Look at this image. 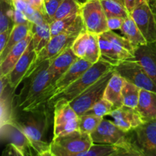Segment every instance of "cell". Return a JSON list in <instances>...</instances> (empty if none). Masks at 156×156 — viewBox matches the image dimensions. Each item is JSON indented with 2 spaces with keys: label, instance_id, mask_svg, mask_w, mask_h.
<instances>
[{
  "label": "cell",
  "instance_id": "obj_12",
  "mask_svg": "<svg viewBox=\"0 0 156 156\" xmlns=\"http://www.w3.org/2000/svg\"><path fill=\"white\" fill-rule=\"evenodd\" d=\"M71 49L78 57L85 59L91 64L96 63L101 59L99 35L96 34L85 30L76 37Z\"/></svg>",
  "mask_w": 156,
  "mask_h": 156
},
{
  "label": "cell",
  "instance_id": "obj_43",
  "mask_svg": "<svg viewBox=\"0 0 156 156\" xmlns=\"http://www.w3.org/2000/svg\"><path fill=\"white\" fill-rule=\"evenodd\" d=\"M144 1H148L150 2L151 0H124V3L126 7L127 8L128 11L130 13V12H132L137 5H139L140 3Z\"/></svg>",
  "mask_w": 156,
  "mask_h": 156
},
{
  "label": "cell",
  "instance_id": "obj_28",
  "mask_svg": "<svg viewBox=\"0 0 156 156\" xmlns=\"http://www.w3.org/2000/svg\"><path fill=\"white\" fill-rule=\"evenodd\" d=\"M14 93L13 89L8 85L5 89L2 94H0L1 100H0V110H1V125L7 123H12L14 120V108L13 97L12 94Z\"/></svg>",
  "mask_w": 156,
  "mask_h": 156
},
{
  "label": "cell",
  "instance_id": "obj_30",
  "mask_svg": "<svg viewBox=\"0 0 156 156\" xmlns=\"http://www.w3.org/2000/svg\"><path fill=\"white\" fill-rule=\"evenodd\" d=\"M107 18L119 17L126 19L130 16V13L122 0H101Z\"/></svg>",
  "mask_w": 156,
  "mask_h": 156
},
{
  "label": "cell",
  "instance_id": "obj_17",
  "mask_svg": "<svg viewBox=\"0 0 156 156\" xmlns=\"http://www.w3.org/2000/svg\"><path fill=\"white\" fill-rule=\"evenodd\" d=\"M2 141L15 146L25 154L32 149L31 143L24 132L14 123H7L0 126Z\"/></svg>",
  "mask_w": 156,
  "mask_h": 156
},
{
  "label": "cell",
  "instance_id": "obj_18",
  "mask_svg": "<svg viewBox=\"0 0 156 156\" xmlns=\"http://www.w3.org/2000/svg\"><path fill=\"white\" fill-rule=\"evenodd\" d=\"M134 59L140 62L156 85V41L137 47Z\"/></svg>",
  "mask_w": 156,
  "mask_h": 156
},
{
  "label": "cell",
  "instance_id": "obj_8",
  "mask_svg": "<svg viewBox=\"0 0 156 156\" xmlns=\"http://www.w3.org/2000/svg\"><path fill=\"white\" fill-rule=\"evenodd\" d=\"M79 15L87 31L99 35L109 30L101 0H87L80 5Z\"/></svg>",
  "mask_w": 156,
  "mask_h": 156
},
{
  "label": "cell",
  "instance_id": "obj_46",
  "mask_svg": "<svg viewBox=\"0 0 156 156\" xmlns=\"http://www.w3.org/2000/svg\"><path fill=\"white\" fill-rule=\"evenodd\" d=\"M2 156H9V151H8L7 148H5V150L3 151L2 155Z\"/></svg>",
  "mask_w": 156,
  "mask_h": 156
},
{
  "label": "cell",
  "instance_id": "obj_22",
  "mask_svg": "<svg viewBox=\"0 0 156 156\" xmlns=\"http://www.w3.org/2000/svg\"><path fill=\"white\" fill-rule=\"evenodd\" d=\"M136 109L145 123L156 120V92L146 89L140 90V99Z\"/></svg>",
  "mask_w": 156,
  "mask_h": 156
},
{
  "label": "cell",
  "instance_id": "obj_25",
  "mask_svg": "<svg viewBox=\"0 0 156 156\" xmlns=\"http://www.w3.org/2000/svg\"><path fill=\"white\" fill-rule=\"evenodd\" d=\"M31 24L32 23L30 22L28 24H15L14 25L11 30L9 41H8L3 51L0 53V62L5 58L8 53L12 50V49L15 45H17L22 40L27 37L31 30Z\"/></svg>",
  "mask_w": 156,
  "mask_h": 156
},
{
  "label": "cell",
  "instance_id": "obj_5",
  "mask_svg": "<svg viewBox=\"0 0 156 156\" xmlns=\"http://www.w3.org/2000/svg\"><path fill=\"white\" fill-rule=\"evenodd\" d=\"M53 137L61 136L79 130L77 113L69 101L63 98L53 103Z\"/></svg>",
  "mask_w": 156,
  "mask_h": 156
},
{
  "label": "cell",
  "instance_id": "obj_24",
  "mask_svg": "<svg viewBox=\"0 0 156 156\" xmlns=\"http://www.w3.org/2000/svg\"><path fill=\"white\" fill-rule=\"evenodd\" d=\"M103 34L113 43L120 60L135 58L136 49L125 37L120 36L111 30L105 32Z\"/></svg>",
  "mask_w": 156,
  "mask_h": 156
},
{
  "label": "cell",
  "instance_id": "obj_37",
  "mask_svg": "<svg viewBox=\"0 0 156 156\" xmlns=\"http://www.w3.org/2000/svg\"><path fill=\"white\" fill-rule=\"evenodd\" d=\"M111 156H146L136 143L126 147H119Z\"/></svg>",
  "mask_w": 156,
  "mask_h": 156
},
{
  "label": "cell",
  "instance_id": "obj_48",
  "mask_svg": "<svg viewBox=\"0 0 156 156\" xmlns=\"http://www.w3.org/2000/svg\"><path fill=\"white\" fill-rule=\"evenodd\" d=\"M87 0H78V2H79V3H80V5H82V4H83L84 2H86Z\"/></svg>",
  "mask_w": 156,
  "mask_h": 156
},
{
  "label": "cell",
  "instance_id": "obj_39",
  "mask_svg": "<svg viewBox=\"0 0 156 156\" xmlns=\"http://www.w3.org/2000/svg\"><path fill=\"white\" fill-rule=\"evenodd\" d=\"M124 20L122 18L119 17H111L108 18V28L111 30H120L123 25Z\"/></svg>",
  "mask_w": 156,
  "mask_h": 156
},
{
  "label": "cell",
  "instance_id": "obj_34",
  "mask_svg": "<svg viewBox=\"0 0 156 156\" xmlns=\"http://www.w3.org/2000/svg\"><path fill=\"white\" fill-rule=\"evenodd\" d=\"M103 117L93 114H82L79 117V130L85 133L91 134L101 123Z\"/></svg>",
  "mask_w": 156,
  "mask_h": 156
},
{
  "label": "cell",
  "instance_id": "obj_45",
  "mask_svg": "<svg viewBox=\"0 0 156 156\" xmlns=\"http://www.w3.org/2000/svg\"><path fill=\"white\" fill-rule=\"evenodd\" d=\"M39 156H53V155H52L51 152H50V150H49V151H46V152H43V153H41Z\"/></svg>",
  "mask_w": 156,
  "mask_h": 156
},
{
  "label": "cell",
  "instance_id": "obj_29",
  "mask_svg": "<svg viewBox=\"0 0 156 156\" xmlns=\"http://www.w3.org/2000/svg\"><path fill=\"white\" fill-rule=\"evenodd\" d=\"M99 44L101 55V59L109 62L114 66H116L121 62L113 43L103 34H99Z\"/></svg>",
  "mask_w": 156,
  "mask_h": 156
},
{
  "label": "cell",
  "instance_id": "obj_51",
  "mask_svg": "<svg viewBox=\"0 0 156 156\" xmlns=\"http://www.w3.org/2000/svg\"><path fill=\"white\" fill-rule=\"evenodd\" d=\"M122 1H123V2H124V0H122Z\"/></svg>",
  "mask_w": 156,
  "mask_h": 156
},
{
  "label": "cell",
  "instance_id": "obj_21",
  "mask_svg": "<svg viewBox=\"0 0 156 156\" xmlns=\"http://www.w3.org/2000/svg\"><path fill=\"white\" fill-rule=\"evenodd\" d=\"M50 26L51 37H54L64 32L82 33L85 30L79 13L59 20H53L50 22Z\"/></svg>",
  "mask_w": 156,
  "mask_h": 156
},
{
  "label": "cell",
  "instance_id": "obj_32",
  "mask_svg": "<svg viewBox=\"0 0 156 156\" xmlns=\"http://www.w3.org/2000/svg\"><path fill=\"white\" fill-rule=\"evenodd\" d=\"M14 6L12 3L1 0L0 11V33L11 30L14 27Z\"/></svg>",
  "mask_w": 156,
  "mask_h": 156
},
{
  "label": "cell",
  "instance_id": "obj_13",
  "mask_svg": "<svg viewBox=\"0 0 156 156\" xmlns=\"http://www.w3.org/2000/svg\"><path fill=\"white\" fill-rule=\"evenodd\" d=\"M91 62L85 59L78 58L77 60L70 66V68L51 85L49 91V102L51 101L58 94H61L66 88L76 82L85 72L92 66ZM47 103V104H48Z\"/></svg>",
  "mask_w": 156,
  "mask_h": 156
},
{
  "label": "cell",
  "instance_id": "obj_50",
  "mask_svg": "<svg viewBox=\"0 0 156 156\" xmlns=\"http://www.w3.org/2000/svg\"><path fill=\"white\" fill-rule=\"evenodd\" d=\"M49 1H50V0H44V2H49Z\"/></svg>",
  "mask_w": 156,
  "mask_h": 156
},
{
  "label": "cell",
  "instance_id": "obj_10",
  "mask_svg": "<svg viewBox=\"0 0 156 156\" xmlns=\"http://www.w3.org/2000/svg\"><path fill=\"white\" fill-rule=\"evenodd\" d=\"M79 34L80 33L64 32V33H61L59 34L56 35V36L52 37L48 44L46 45V47H44L37 53L36 59L30 66L25 78L28 77L34 71L36 67L41 62L54 59L58 55L62 53L64 50L71 47L75 40L79 35Z\"/></svg>",
  "mask_w": 156,
  "mask_h": 156
},
{
  "label": "cell",
  "instance_id": "obj_42",
  "mask_svg": "<svg viewBox=\"0 0 156 156\" xmlns=\"http://www.w3.org/2000/svg\"><path fill=\"white\" fill-rule=\"evenodd\" d=\"M11 30H8V31H5V32H2V33H0V53L3 51L6 44H7L8 41H9Z\"/></svg>",
  "mask_w": 156,
  "mask_h": 156
},
{
  "label": "cell",
  "instance_id": "obj_40",
  "mask_svg": "<svg viewBox=\"0 0 156 156\" xmlns=\"http://www.w3.org/2000/svg\"><path fill=\"white\" fill-rule=\"evenodd\" d=\"M25 1L27 2L30 5H31L34 9L39 11L41 13H42L44 16L50 18L48 15H47V12H46L45 2H44V0H25ZM50 21H51V20H50Z\"/></svg>",
  "mask_w": 156,
  "mask_h": 156
},
{
  "label": "cell",
  "instance_id": "obj_16",
  "mask_svg": "<svg viewBox=\"0 0 156 156\" xmlns=\"http://www.w3.org/2000/svg\"><path fill=\"white\" fill-rule=\"evenodd\" d=\"M109 115L119 128L127 133L133 131L145 123L136 108H129L124 105L120 108H114Z\"/></svg>",
  "mask_w": 156,
  "mask_h": 156
},
{
  "label": "cell",
  "instance_id": "obj_36",
  "mask_svg": "<svg viewBox=\"0 0 156 156\" xmlns=\"http://www.w3.org/2000/svg\"><path fill=\"white\" fill-rule=\"evenodd\" d=\"M114 106L112 103L108 101L107 99L102 98L101 99L96 102L91 108H90L88 111L85 113L86 114H93L98 117H103L107 115H109L111 111L114 109Z\"/></svg>",
  "mask_w": 156,
  "mask_h": 156
},
{
  "label": "cell",
  "instance_id": "obj_15",
  "mask_svg": "<svg viewBox=\"0 0 156 156\" xmlns=\"http://www.w3.org/2000/svg\"><path fill=\"white\" fill-rule=\"evenodd\" d=\"M135 143L146 156H156V120L134 129Z\"/></svg>",
  "mask_w": 156,
  "mask_h": 156
},
{
  "label": "cell",
  "instance_id": "obj_2",
  "mask_svg": "<svg viewBox=\"0 0 156 156\" xmlns=\"http://www.w3.org/2000/svg\"><path fill=\"white\" fill-rule=\"evenodd\" d=\"M24 114H15L12 123H15L25 133L31 143L32 149L41 155L50 149V143L46 135L50 126V112L46 105L35 110L24 111Z\"/></svg>",
  "mask_w": 156,
  "mask_h": 156
},
{
  "label": "cell",
  "instance_id": "obj_7",
  "mask_svg": "<svg viewBox=\"0 0 156 156\" xmlns=\"http://www.w3.org/2000/svg\"><path fill=\"white\" fill-rule=\"evenodd\" d=\"M129 133L122 130L114 121L103 119L91 136L94 143L126 147L135 143Z\"/></svg>",
  "mask_w": 156,
  "mask_h": 156
},
{
  "label": "cell",
  "instance_id": "obj_33",
  "mask_svg": "<svg viewBox=\"0 0 156 156\" xmlns=\"http://www.w3.org/2000/svg\"><path fill=\"white\" fill-rule=\"evenodd\" d=\"M80 5L78 0H63L56 10L53 21L79 13Z\"/></svg>",
  "mask_w": 156,
  "mask_h": 156
},
{
  "label": "cell",
  "instance_id": "obj_19",
  "mask_svg": "<svg viewBox=\"0 0 156 156\" xmlns=\"http://www.w3.org/2000/svg\"><path fill=\"white\" fill-rule=\"evenodd\" d=\"M78 58L70 47L54 59H51L49 66V73L51 76L52 85L70 68Z\"/></svg>",
  "mask_w": 156,
  "mask_h": 156
},
{
  "label": "cell",
  "instance_id": "obj_9",
  "mask_svg": "<svg viewBox=\"0 0 156 156\" xmlns=\"http://www.w3.org/2000/svg\"><path fill=\"white\" fill-rule=\"evenodd\" d=\"M114 71L126 81L134 84L141 89L156 92V85L140 62L135 59L123 60L114 66Z\"/></svg>",
  "mask_w": 156,
  "mask_h": 156
},
{
  "label": "cell",
  "instance_id": "obj_49",
  "mask_svg": "<svg viewBox=\"0 0 156 156\" xmlns=\"http://www.w3.org/2000/svg\"><path fill=\"white\" fill-rule=\"evenodd\" d=\"M12 2H18V1H19V0H12Z\"/></svg>",
  "mask_w": 156,
  "mask_h": 156
},
{
  "label": "cell",
  "instance_id": "obj_3",
  "mask_svg": "<svg viewBox=\"0 0 156 156\" xmlns=\"http://www.w3.org/2000/svg\"><path fill=\"white\" fill-rule=\"evenodd\" d=\"M94 144L91 134L80 130L53 137L50 143V152L53 156H79Z\"/></svg>",
  "mask_w": 156,
  "mask_h": 156
},
{
  "label": "cell",
  "instance_id": "obj_23",
  "mask_svg": "<svg viewBox=\"0 0 156 156\" xmlns=\"http://www.w3.org/2000/svg\"><path fill=\"white\" fill-rule=\"evenodd\" d=\"M124 82L125 79L114 71L104 93V98L112 103L115 108H120L123 105L122 89Z\"/></svg>",
  "mask_w": 156,
  "mask_h": 156
},
{
  "label": "cell",
  "instance_id": "obj_11",
  "mask_svg": "<svg viewBox=\"0 0 156 156\" xmlns=\"http://www.w3.org/2000/svg\"><path fill=\"white\" fill-rule=\"evenodd\" d=\"M130 16L147 43L156 41V13L149 2L140 3L130 12Z\"/></svg>",
  "mask_w": 156,
  "mask_h": 156
},
{
  "label": "cell",
  "instance_id": "obj_38",
  "mask_svg": "<svg viewBox=\"0 0 156 156\" xmlns=\"http://www.w3.org/2000/svg\"><path fill=\"white\" fill-rule=\"evenodd\" d=\"M62 1L63 0H50V1L45 3L46 12H47V15L50 18L51 21H53L56 10H57V9L60 5Z\"/></svg>",
  "mask_w": 156,
  "mask_h": 156
},
{
  "label": "cell",
  "instance_id": "obj_35",
  "mask_svg": "<svg viewBox=\"0 0 156 156\" xmlns=\"http://www.w3.org/2000/svg\"><path fill=\"white\" fill-rule=\"evenodd\" d=\"M118 148L112 145L94 143L86 152L79 156H111Z\"/></svg>",
  "mask_w": 156,
  "mask_h": 156
},
{
  "label": "cell",
  "instance_id": "obj_1",
  "mask_svg": "<svg viewBox=\"0 0 156 156\" xmlns=\"http://www.w3.org/2000/svg\"><path fill=\"white\" fill-rule=\"evenodd\" d=\"M50 62L51 59L41 62L28 77L24 79L25 83L17 97L15 108L28 111L48 103L49 91L52 85L49 73Z\"/></svg>",
  "mask_w": 156,
  "mask_h": 156
},
{
  "label": "cell",
  "instance_id": "obj_44",
  "mask_svg": "<svg viewBox=\"0 0 156 156\" xmlns=\"http://www.w3.org/2000/svg\"><path fill=\"white\" fill-rule=\"evenodd\" d=\"M8 151H9V156H25V154L23 153L21 150L15 147V146L11 144H8L6 146Z\"/></svg>",
  "mask_w": 156,
  "mask_h": 156
},
{
  "label": "cell",
  "instance_id": "obj_27",
  "mask_svg": "<svg viewBox=\"0 0 156 156\" xmlns=\"http://www.w3.org/2000/svg\"><path fill=\"white\" fill-rule=\"evenodd\" d=\"M50 22L45 21L42 24H31V31L33 34V42L37 53H39L44 47H46L51 39Z\"/></svg>",
  "mask_w": 156,
  "mask_h": 156
},
{
  "label": "cell",
  "instance_id": "obj_31",
  "mask_svg": "<svg viewBox=\"0 0 156 156\" xmlns=\"http://www.w3.org/2000/svg\"><path fill=\"white\" fill-rule=\"evenodd\" d=\"M140 90L141 88L138 86L125 80L122 89L123 105L129 108H136L140 99Z\"/></svg>",
  "mask_w": 156,
  "mask_h": 156
},
{
  "label": "cell",
  "instance_id": "obj_41",
  "mask_svg": "<svg viewBox=\"0 0 156 156\" xmlns=\"http://www.w3.org/2000/svg\"><path fill=\"white\" fill-rule=\"evenodd\" d=\"M13 20L14 24H24L30 23L28 18H27L24 12L19 10H17L15 8H14Z\"/></svg>",
  "mask_w": 156,
  "mask_h": 156
},
{
  "label": "cell",
  "instance_id": "obj_6",
  "mask_svg": "<svg viewBox=\"0 0 156 156\" xmlns=\"http://www.w3.org/2000/svg\"><path fill=\"white\" fill-rule=\"evenodd\" d=\"M114 73V68L102 76L94 84L82 91L76 98L69 101L72 108L78 115L81 116L88 111L91 107L104 97L106 87Z\"/></svg>",
  "mask_w": 156,
  "mask_h": 156
},
{
  "label": "cell",
  "instance_id": "obj_26",
  "mask_svg": "<svg viewBox=\"0 0 156 156\" xmlns=\"http://www.w3.org/2000/svg\"><path fill=\"white\" fill-rule=\"evenodd\" d=\"M120 30L121 33L124 35L125 37L132 44L135 49H136L140 46L148 44L144 36L140 31L139 27H137L134 20L131 18V16L128 17L124 20V22Z\"/></svg>",
  "mask_w": 156,
  "mask_h": 156
},
{
  "label": "cell",
  "instance_id": "obj_4",
  "mask_svg": "<svg viewBox=\"0 0 156 156\" xmlns=\"http://www.w3.org/2000/svg\"><path fill=\"white\" fill-rule=\"evenodd\" d=\"M114 68V66L111 63L101 59L98 62L93 64L76 82H73L68 88H66L61 94H58L48 104L53 105L56 101L60 98H63L68 101H71L72 100L76 98L78 95H79L82 91H85L86 88L94 84L96 81L98 80L105 73L113 69Z\"/></svg>",
  "mask_w": 156,
  "mask_h": 156
},
{
  "label": "cell",
  "instance_id": "obj_20",
  "mask_svg": "<svg viewBox=\"0 0 156 156\" xmlns=\"http://www.w3.org/2000/svg\"><path fill=\"white\" fill-rule=\"evenodd\" d=\"M32 38H33V34L30 30V34L27 35V37L15 45L8 53L5 58L0 62V76H6L12 72L27 47H28Z\"/></svg>",
  "mask_w": 156,
  "mask_h": 156
},
{
  "label": "cell",
  "instance_id": "obj_47",
  "mask_svg": "<svg viewBox=\"0 0 156 156\" xmlns=\"http://www.w3.org/2000/svg\"><path fill=\"white\" fill-rule=\"evenodd\" d=\"M152 8H153L154 11H155V13H156V0H154L153 2H152Z\"/></svg>",
  "mask_w": 156,
  "mask_h": 156
},
{
  "label": "cell",
  "instance_id": "obj_14",
  "mask_svg": "<svg viewBox=\"0 0 156 156\" xmlns=\"http://www.w3.org/2000/svg\"><path fill=\"white\" fill-rule=\"evenodd\" d=\"M37 56V53L34 46L33 40H31L28 47H27L15 66L7 76L9 85L14 91L19 85V84L24 79L30 66L36 59Z\"/></svg>",
  "mask_w": 156,
  "mask_h": 156
}]
</instances>
